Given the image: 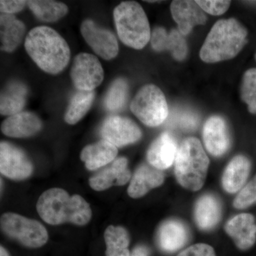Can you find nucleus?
<instances>
[{
	"label": "nucleus",
	"mask_w": 256,
	"mask_h": 256,
	"mask_svg": "<svg viewBox=\"0 0 256 256\" xmlns=\"http://www.w3.org/2000/svg\"><path fill=\"white\" fill-rule=\"evenodd\" d=\"M1 228L10 238L28 248L43 246L48 240L46 228L40 222L18 214L6 213L2 216Z\"/></svg>",
	"instance_id": "obj_7"
},
{
	"label": "nucleus",
	"mask_w": 256,
	"mask_h": 256,
	"mask_svg": "<svg viewBox=\"0 0 256 256\" xmlns=\"http://www.w3.org/2000/svg\"><path fill=\"white\" fill-rule=\"evenodd\" d=\"M100 132L104 140L116 148L138 142L142 137L140 129L132 120L117 116L106 118L101 126Z\"/></svg>",
	"instance_id": "obj_9"
},
{
	"label": "nucleus",
	"mask_w": 256,
	"mask_h": 256,
	"mask_svg": "<svg viewBox=\"0 0 256 256\" xmlns=\"http://www.w3.org/2000/svg\"><path fill=\"white\" fill-rule=\"evenodd\" d=\"M171 12L182 34L188 35L196 25L204 24L206 15L196 1L178 0L171 4Z\"/></svg>",
	"instance_id": "obj_14"
},
{
	"label": "nucleus",
	"mask_w": 256,
	"mask_h": 256,
	"mask_svg": "<svg viewBox=\"0 0 256 256\" xmlns=\"http://www.w3.org/2000/svg\"><path fill=\"white\" fill-rule=\"evenodd\" d=\"M150 254V249L146 246L140 245L134 248L130 256H149Z\"/></svg>",
	"instance_id": "obj_36"
},
{
	"label": "nucleus",
	"mask_w": 256,
	"mask_h": 256,
	"mask_svg": "<svg viewBox=\"0 0 256 256\" xmlns=\"http://www.w3.org/2000/svg\"><path fill=\"white\" fill-rule=\"evenodd\" d=\"M42 128V122L40 118L28 111L9 116L1 126L3 134L15 138L31 137L40 132Z\"/></svg>",
	"instance_id": "obj_16"
},
{
	"label": "nucleus",
	"mask_w": 256,
	"mask_h": 256,
	"mask_svg": "<svg viewBox=\"0 0 256 256\" xmlns=\"http://www.w3.org/2000/svg\"><path fill=\"white\" fill-rule=\"evenodd\" d=\"M0 172L6 178L22 180L33 172V165L24 152L9 142L0 144Z\"/></svg>",
	"instance_id": "obj_11"
},
{
	"label": "nucleus",
	"mask_w": 256,
	"mask_h": 256,
	"mask_svg": "<svg viewBox=\"0 0 256 256\" xmlns=\"http://www.w3.org/2000/svg\"><path fill=\"white\" fill-rule=\"evenodd\" d=\"M0 256H10L9 252H8V250L4 248V247L1 246L0 247Z\"/></svg>",
	"instance_id": "obj_37"
},
{
	"label": "nucleus",
	"mask_w": 256,
	"mask_h": 256,
	"mask_svg": "<svg viewBox=\"0 0 256 256\" xmlns=\"http://www.w3.org/2000/svg\"></svg>",
	"instance_id": "obj_38"
},
{
	"label": "nucleus",
	"mask_w": 256,
	"mask_h": 256,
	"mask_svg": "<svg viewBox=\"0 0 256 256\" xmlns=\"http://www.w3.org/2000/svg\"><path fill=\"white\" fill-rule=\"evenodd\" d=\"M28 88L23 82H10L1 92L0 114L11 116L22 112L26 104Z\"/></svg>",
	"instance_id": "obj_25"
},
{
	"label": "nucleus",
	"mask_w": 256,
	"mask_h": 256,
	"mask_svg": "<svg viewBox=\"0 0 256 256\" xmlns=\"http://www.w3.org/2000/svg\"><path fill=\"white\" fill-rule=\"evenodd\" d=\"M203 11L212 15H220L225 13L230 6V1L208 0V1H196Z\"/></svg>",
	"instance_id": "obj_33"
},
{
	"label": "nucleus",
	"mask_w": 256,
	"mask_h": 256,
	"mask_svg": "<svg viewBox=\"0 0 256 256\" xmlns=\"http://www.w3.org/2000/svg\"><path fill=\"white\" fill-rule=\"evenodd\" d=\"M225 230L240 250H247L256 242L255 218L250 214L235 216L226 224Z\"/></svg>",
	"instance_id": "obj_17"
},
{
	"label": "nucleus",
	"mask_w": 256,
	"mask_h": 256,
	"mask_svg": "<svg viewBox=\"0 0 256 256\" xmlns=\"http://www.w3.org/2000/svg\"><path fill=\"white\" fill-rule=\"evenodd\" d=\"M190 234L188 227L178 220H169L160 227L158 233V246L166 252H178L188 242Z\"/></svg>",
	"instance_id": "obj_19"
},
{
	"label": "nucleus",
	"mask_w": 256,
	"mask_h": 256,
	"mask_svg": "<svg viewBox=\"0 0 256 256\" xmlns=\"http://www.w3.org/2000/svg\"><path fill=\"white\" fill-rule=\"evenodd\" d=\"M28 4V2L20 0H2L0 1V10L2 14H12L22 11Z\"/></svg>",
	"instance_id": "obj_35"
},
{
	"label": "nucleus",
	"mask_w": 256,
	"mask_h": 256,
	"mask_svg": "<svg viewBox=\"0 0 256 256\" xmlns=\"http://www.w3.org/2000/svg\"><path fill=\"white\" fill-rule=\"evenodd\" d=\"M128 162L126 158H119L112 162V164L105 169L92 176L89 184L96 191H104L112 185L122 186L127 184L132 178L130 171L128 168Z\"/></svg>",
	"instance_id": "obj_12"
},
{
	"label": "nucleus",
	"mask_w": 256,
	"mask_h": 256,
	"mask_svg": "<svg viewBox=\"0 0 256 256\" xmlns=\"http://www.w3.org/2000/svg\"><path fill=\"white\" fill-rule=\"evenodd\" d=\"M133 114L149 127H156L166 120L169 109L164 94L156 86H143L130 104Z\"/></svg>",
	"instance_id": "obj_6"
},
{
	"label": "nucleus",
	"mask_w": 256,
	"mask_h": 256,
	"mask_svg": "<svg viewBox=\"0 0 256 256\" xmlns=\"http://www.w3.org/2000/svg\"><path fill=\"white\" fill-rule=\"evenodd\" d=\"M26 32L24 24L12 14L0 16V42L1 50L12 52L22 42Z\"/></svg>",
	"instance_id": "obj_24"
},
{
	"label": "nucleus",
	"mask_w": 256,
	"mask_h": 256,
	"mask_svg": "<svg viewBox=\"0 0 256 256\" xmlns=\"http://www.w3.org/2000/svg\"><path fill=\"white\" fill-rule=\"evenodd\" d=\"M200 124V117L196 112L188 109H175L168 118L170 127L178 128L184 131H193Z\"/></svg>",
	"instance_id": "obj_30"
},
{
	"label": "nucleus",
	"mask_w": 256,
	"mask_h": 256,
	"mask_svg": "<svg viewBox=\"0 0 256 256\" xmlns=\"http://www.w3.org/2000/svg\"><path fill=\"white\" fill-rule=\"evenodd\" d=\"M250 171V162L242 156H235L224 171L222 185L228 193H236L244 188Z\"/></svg>",
	"instance_id": "obj_22"
},
{
	"label": "nucleus",
	"mask_w": 256,
	"mask_h": 256,
	"mask_svg": "<svg viewBox=\"0 0 256 256\" xmlns=\"http://www.w3.org/2000/svg\"><path fill=\"white\" fill-rule=\"evenodd\" d=\"M30 10L38 20L44 22H54L64 18L68 13V6L62 2L50 0L28 1Z\"/></svg>",
	"instance_id": "obj_26"
},
{
	"label": "nucleus",
	"mask_w": 256,
	"mask_h": 256,
	"mask_svg": "<svg viewBox=\"0 0 256 256\" xmlns=\"http://www.w3.org/2000/svg\"><path fill=\"white\" fill-rule=\"evenodd\" d=\"M246 28L235 18L217 22L207 36L200 52L202 60L216 63L236 56L246 44Z\"/></svg>",
	"instance_id": "obj_3"
},
{
	"label": "nucleus",
	"mask_w": 256,
	"mask_h": 256,
	"mask_svg": "<svg viewBox=\"0 0 256 256\" xmlns=\"http://www.w3.org/2000/svg\"><path fill=\"white\" fill-rule=\"evenodd\" d=\"M106 256H130V237L127 230L121 226H110L104 234Z\"/></svg>",
	"instance_id": "obj_27"
},
{
	"label": "nucleus",
	"mask_w": 256,
	"mask_h": 256,
	"mask_svg": "<svg viewBox=\"0 0 256 256\" xmlns=\"http://www.w3.org/2000/svg\"><path fill=\"white\" fill-rule=\"evenodd\" d=\"M222 204L212 194H205L198 198L195 206L194 216L198 228L208 230L214 228L222 217Z\"/></svg>",
	"instance_id": "obj_23"
},
{
	"label": "nucleus",
	"mask_w": 256,
	"mask_h": 256,
	"mask_svg": "<svg viewBox=\"0 0 256 256\" xmlns=\"http://www.w3.org/2000/svg\"><path fill=\"white\" fill-rule=\"evenodd\" d=\"M178 256H216L214 250L204 244H195L184 250Z\"/></svg>",
	"instance_id": "obj_34"
},
{
	"label": "nucleus",
	"mask_w": 256,
	"mask_h": 256,
	"mask_svg": "<svg viewBox=\"0 0 256 256\" xmlns=\"http://www.w3.org/2000/svg\"><path fill=\"white\" fill-rule=\"evenodd\" d=\"M117 156L118 148L102 140L84 148L80 159L88 170L94 171L112 162Z\"/></svg>",
	"instance_id": "obj_21"
},
{
	"label": "nucleus",
	"mask_w": 256,
	"mask_h": 256,
	"mask_svg": "<svg viewBox=\"0 0 256 256\" xmlns=\"http://www.w3.org/2000/svg\"><path fill=\"white\" fill-rule=\"evenodd\" d=\"M129 86L124 78H118L111 84L106 94L104 106L107 110L118 111L126 105L128 98Z\"/></svg>",
	"instance_id": "obj_29"
},
{
	"label": "nucleus",
	"mask_w": 256,
	"mask_h": 256,
	"mask_svg": "<svg viewBox=\"0 0 256 256\" xmlns=\"http://www.w3.org/2000/svg\"><path fill=\"white\" fill-rule=\"evenodd\" d=\"M242 98L248 110L256 114V68L248 70L244 74L242 86Z\"/></svg>",
	"instance_id": "obj_31"
},
{
	"label": "nucleus",
	"mask_w": 256,
	"mask_h": 256,
	"mask_svg": "<svg viewBox=\"0 0 256 256\" xmlns=\"http://www.w3.org/2000/svg\"><path fill=\"white\" fill-rule=\"evenodd\" d=\"M174 163L175 176L184 188L198 191L203 186L210 160L198 139L188 138L183 141Z\"/></svg>",
	"instance_id": "obj_4"
},
{
	"label": "nucleus",
	"mask_w": 256,
	"mask_h": 256,
	"mask_svg": "<svg viewBox=\"0 0 256 256\" xmlns=\"http://www.w3.org/2000/svg\"><path fill=\"white\" fill-rule=\"evenodd\" d=\"M164 176L162 170L152 166L142 164L136 170L128 188L132 198H140L152 188H158L164 182Z\"/></svg>",
	"instance_id": "obj_20"
},
{
	"label": "nucleus",
	"mask_w": 256,
	"mask_h": 256,
	"mask_svg": "<svg viewBox=\"0 0 256 256\" xmlns=\"http://www.w3.org/2000/svg\"><path fill=\"white\" fill-rule=\"evenodd\" d=\"M36 210L42 220L50 225L84 226L92 217L90 205L82 196H69L68 192L60 188L44 192L37 202Z\"/></svg>",
	"instance_id": "obj_2"
},
{
	"label": "nucleus",
	"mask_w": 256,
	"mask_h": 256,
	"mask_svg": "<svg viewBox=\"0 0 256 256\" xmlns=\"http://www.w3.org/2000/svg\"><path fill=\"white\" fill-rule=\"evenodd\" d=\"M70 78L77 90L94 92L104 78V70L95 56L80 53L74 58Z\"/></svg>",
	"instance_id": "obj_8"
},
{
	"label": "nucleus",
	"mask_w": 256,
	"mask_h": 256,
	"mask_svg": "<svg viewBox=\"0 0 256 256\" xmlns=\"http://www.w3.org/2000/svg\"><path fill=\"white\" fill-rule=\"evenodd\" d=\"M203 139L207 151L215 156H223L230 146L225 121L220 116H212L204 126Z\"/></svg>",
	"instance_id": "obj_13"
},
{
	"label": "nucleus",
	"mask_w": 256,
	"mask_h": 256,
	"mask_svg": "<svg viewBox=\"0 0 256 256\" xmlns=\"http://www.w3.org/2000/svg\"><path fill=\"white\" fill-rule=\"evenodd\" d=\"M151 45L156 52L170 50L173 57L182 60L188 54V45L184 35L178 30H172L169 34L163 28H156L152 32Z\"/></svg>",
	"instance_id": "obj_18"
},
{
	"label": "nucleus",
	"mask_w": 256,
	"mask_h": 256,
	"mask_svg": "<svg viewBox=\"0 0 256 256\" xmlns=\"http://www.w3.org/2000/svg\"><path fill=\"white\" fill-rule=\"evenodd\" d=\"M24 46L32 60L46 73L60 74L70 62L68 44L58 32L48 26L32 30L26 37Z\"/></svg>",
	"instance_id": "obj_1"
},
{
	"label": "nucleus",
	"mask_w": 256,
	"mask_h": 256,
	"mask_svg": "<svg viewBox=\"0 0 256 256\" xmlns=\"http://www.w3.org/2000/svg\"><path fill=\"white\" fill-rule=\"evenodd\" d=\"M95 99V92L77 90L70 99L64 120L69 124L78 122L92 108Z\"/></svg>",
	"instance_id": "obj_28"
},
{
	"label": "nucleus",
	"mask_w": 256,
	"mask_h": 256,
	"mask_svg": "<svg viewBox=\"0 0 256 256\" xmlns=\"http://www.w3.org/2000/svg\"><path fill=\"white\" fill-rule=\"evenodd\" d=\"M178 150L175 138L170 133L164 132L152 143L146 159L153 168L166 170L174 162Z\"/></svg>",
	"instance_id": "obj_15"
},
{
	"label": "nucleus",
	"mask_w": 256,
	"mask_h": 256,
	"mask_svg": "<svg viewBox=\"0 0 256 256\" xmlns=\"http://www.w3.org/2000/svg\"><path fill=\"white\" fill-rule=\"evenodd\" d=\"M118 35L126 46L142 50L151 38L150 28L146 12L137 2H121L114 8Z\"/></svg>",
	"instance_id": "obj_5"
},
{
	"label": "nucleus",
	"mask_w": 256,
	"mask_h": 256,
	"mask_svg": "<svg viewBox=\"0 0 256 256\" xmlns=\"http://www.w3.org/2000/svg\"><path fill=\"white\" fill-rule=\"evenodd\" d=\"M256 204V176L240 190L234 201V206L242 210Z\"/></svg>",
	"instance_id": "obj_32"
},
{
	"label": "nucleus",
	"mask_w": 256,
	"mask_h": 256,
	"mask_svg": "<svg viewBox=\"0 0 256 256\" xmlns=\"http://www.w3.org/2000/svg\"><path fill=\"white\" fill-rule=\"evenodd\" d=\"M80 32L88 44L101 58L111 60L117 56L118 43L114 33L98 26L92 20L82 22Z\"/></svg>",
	"instance_id": "obj_10"
}]
</instances>
